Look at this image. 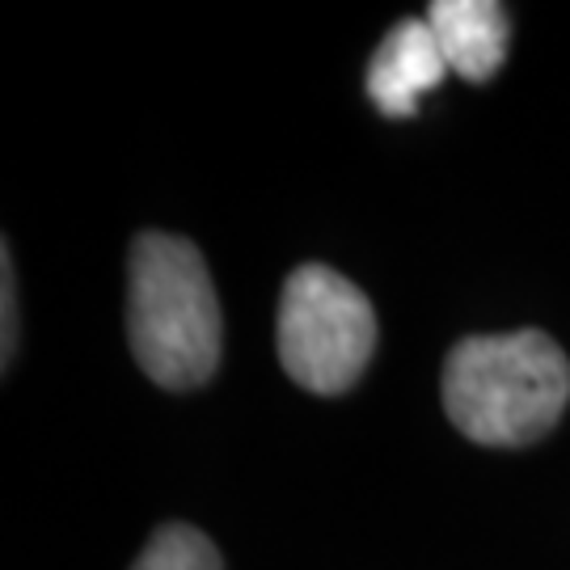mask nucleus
Listing matches in <instances>:
<instances>
[{"label":"nucleus","mask_w":570,"mask_h":570,"mask_svg":"<svg viewBox=\"0 0 570 570\" xmlns=\"http://www.w3.org/2000/svg\"><path fill=\"white\" fill-rule=\"evenodd\" d=\"M127 343L148 381L199 389L220 367L225 317L204 254L186 237L140 233L127 254Z\"/></svg>","instance_id":"obj_1"},{"label":"nucleus","mask_w":570,"mask_h":570,"mask_svg":"<svg viewBox=\"0 0 570 570\" xmlns=\"http://www.w3.org/2000/svg\"><path fill=\"white\" fill-rule=\"evenodd\" d=\"M570 402V364L541 330L473 334L449 351L444 410L456 431L490 449H524L550 435Z\"/></svg>","instance_id":"obj_2"},{"label":"nucleus","mask_w":570,"mask_h":570,"mask_svg":"<svg viewBox=\"0 0 570 570\" xmlns=\"http://www.w3.org/2000/svg\"><path fill=\"white\" fill-rule=\"evenodd\" d=\"M376 351V313L360 287L322 263L287 275L279 296V364L308 393H346Z\"/></svg>","instance_id":"obj_3"},{"label":"nucleus","mask_w":570,"mask_h":570,"mask_svg":"<svg viewBox=\"0 0 570 570\" xmlns=\"http://www.w3.org/2000/svg\"><path fill=\"white\" fill-rule=\"evenodd\" d=\"M452 68L440 51V39L428 18H406L389 30L372 51L364 72V89L372 106L389 119H410L423 94L449 77Z\"/></svg>","instance_id":"obj_4"},{"label":"nucleus","mask_w":570,"mask_h":570,"mask_svg":"<svg viewBox=\"0 0 570 570\" xmlns=\"http://www.w3.org/2000/svg\"><path fill=\"white\" fill-rule=\"evenodd\" d=\"M428 21L449 68L465 81H490L508 60L511 18L499 0H435Z\"/></svg>","instance_id":"obj_5"},{"label":"nucleus","mask_w":570,"mask_h":570,"mask_svg":"<svg viewBox=\"0 0 570 570\" xmlns=\"http://www.w3.org/2000/svg\"><path fill=\"white\" fill-rule=\"evenodd\" d=\"M131 570H225L220 550L190 524H165L153 532Z\"/></svg>","instance_id":"obj_6"},{"label":"nucleus","mask_w":570,"mask_h":570,"mask_svg":"<svg viewBox=\"0 0 570 570\" xmlns=\"http://www.w3.org/2000/svg\"><path fill=\"white\" fill-rule=\"evenodd\" d=\"M0 296H4V322H0V351H4V372L13 367V351H18V275H13V249L9 242L0 245Z\"/></svg>","instance_id":"obj_7"}]
</instances>
